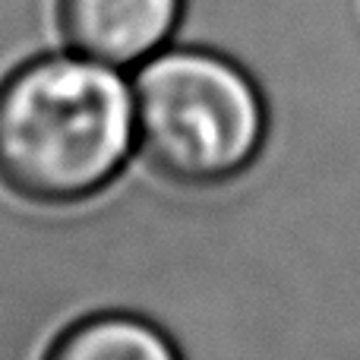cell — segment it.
Returning <instances> with one entry per match:
<instances>
[{"label": "cell", "mask_w": 360, "mask_h": 360, "mask_svg": "<svg viewBox=\"0 0 360 360\" xmlns=\"http://www.w3.org/2000/svg\"><path fill=\"white\" fill-rule=\"evenodd\" d=\"M133 158L127 73L63 48L0 79V190L13 199L41 209L89 202Z\"/></svg>", "instance_id": "obj_1"}, {"label": "cell", "mask_w": 360, "mask_h": 360, "mask_svg": "<svg viewBox=\"0 0 360 360\" xmlns=\"http://www.w3.org/2000/svg\"><path fill=\"white\" fill-rule=\"evenodd\" d=\"M136 158L180 190H218L256 168L269 139V105L228 54L171 44L133 70Z\"/></svg>", "instance_id": "obj_2"}, {"label": "cell", "mask_w": 360, "mask_h": 360, "mask_svg": "<svg viewBox=\"0 0 360 360\" xmlns=\"http://www.w3.org/2000/svg\"><path fill=\"white\" fill-rule=\"evenodd\" d=\"M186 0H54L63 48L133 73L174 44Z\"/></svg>", "instance_id": "obj_3"}, {"label": "cell", "mask_w": 360, "mask_h": 360, "mask_svg": "<svg viewBox=\"0 0 360 360\" xmlns=\"http://www.w3.org/2000/svg\"><path fill=\"white\" fill-rule=\"evenodd\" d=\"M41 360H184V354L152 319L127 310H101L63 326Z\"/></svg>", "instance_id": "obj_4"}]
</instances>
